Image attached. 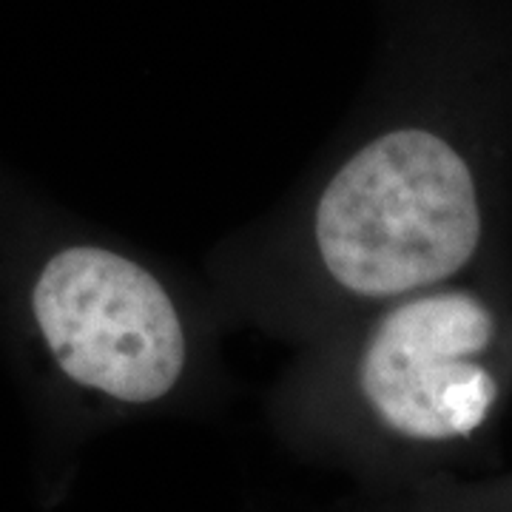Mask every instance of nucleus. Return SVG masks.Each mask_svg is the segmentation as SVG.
I'll return each mask as SVG.
<instances>
[{"instance_id":"1","label":"nucleus","mask_w":512,"mask_h":512,"mask_svg":"<svg viewBox=\"0 0 512 512\" xmlns=\"http://www.w3.org/2000/svg\"><path fill=\"white\" fill-rule=\"evenodd\" d=\"M330 276L362 296H399L461 271L481 239L470 165L424 128L367 143L336 171L313 220Z\"/></svg>"},{"instance_id":"3","label":"nucleus","mask_w":512,"mask_h":512,"mask_svg":"<svg viewBox=\"0 0 512 512\" xmlns=\"http://www.w3.org/2000/svg\"><path fill=\"white\" fill-rule=\"evenodd\" d=\"M493 313L470 293H433L387 313L373 330L359 387L384 427L416 441L464 439L493 410L498 384L481 365Z\"/></svg>"},{"instance_id":"2","label":"nucleus","mask_w":512,"mask_h":512,"mask_svg":"<svg viewBox=\"0 0 512 512\" xmlns=\"http://www.w3.org/2000/svg\"><path fill=\"white\" fill-rule=\"evenodd\" d=\"M37 328L57 367L128 404L163 399L185 367V330L160 279L128 256L77 245L55 254L32 291Z\"/></svg>"}]
</instances>
